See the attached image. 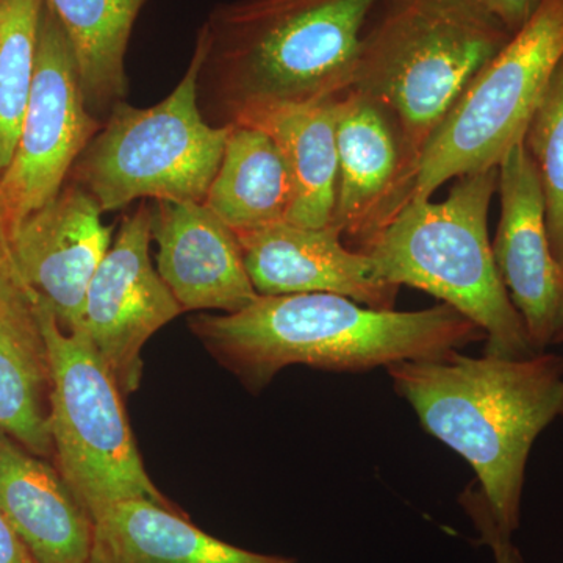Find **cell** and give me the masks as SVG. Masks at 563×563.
Wrapping results in <instances>:
<instances>
[{
	"label": "cell",
	"instance_id": "10",
	"mask_svg": "<svg viewBox=\"0 0 563 563\" xmlns=\"http://www.w3.org/2000/svg\"><path fill=\"white\" fill-rule=\"evenodd\" d=\"M151 225L152 207L146 201L122 218L117 239L92 276L77 328L124 396L140 388L144 344L184 313L151 262Z\"/></svg>",
	"mask_w": 563,
	"mask_h": 563
},
{
	"label": "cell",
	"instance_id": "26",
	"mask_svg": "<svg viewBox=\"0 0 563 563\" xmlns=\"http://www.w3.org/2000/svg\"><path fill=\"white\" fill-rule=\"evenodd\" d=\"M510 33L520 31L542 0H477Z\"/></svg>",
	"mask_w": 563,
	"mask_h": 563
},
{
	"label": "cell",
	"instance_id": "13",
	"mask_svg": "<svg viewBox=\"0 0 563 563\" xmlns=\"http://www.w3.org/2000/svg\"><path fill=\"white\" fill-rule=\"evenodd\" d=\"M498 192L493 258L533 347L543 352L563 331V272L551 251L542 188L523 141L498 165Z\"/></svg>",
	"mask_w": 563,
	"mask_h": 563
},
{
	"label": "cell",
	"instance_id": "28",
	"mask_svg": "<svg viewBox=\"0 0 563 563\" xmlns=\"http://www.w3.org/2000/svg\"><path fill=\"white\" fill-rule=\"evenodd\" d=\"M0 228H2L3 232H5V228H3L2 210H0Z\"/></svg>",
	"mask_w": 563,
	"mask_h": 563
},
{
	"label": "cell",
	"instance_id": "25",
	"mask_svg": "<svg viewBox=\"0 0 563 563\" xmlns=\"http://www.w3.org/2000/svg\"><path fill=\"white\" fill-rule=\"evenodd\" d=\"M0 312L29 324H36L31 296L16 272L2 228H0Z\"/></svg>",
	"mask_w": 563,
	"mask_h": 563
},
{
	"label": "cell",
	"instance_id": "20",
	"mask_svg": "<svg viewBox=\"0 0 563 563\" xmlns=\"http://www.w3.org/2000/svg\"><path fill=\"white\" fill-rule=\"evenodd\" d=\"M68 36L90 111L113 109L128 95L125 54L147 0H44Z\"/></svg>",
	"mask_w": 563,
	"mask_h": 563
},
{
	"label": "cell",
	"instance_id": "5",
	"mask_svg": "<svg viewBox=\"0 0 563 563\" xmlns=\"http://www.w3.org/2000/svg\"><path fill=\"white\" fill-rule=\"evenodd\" d=\"M496 191L498 168L457 177L444 201L407 202L365 254L387 284L429 292L483 329L485 354L529 358L540 352L504 287L488 240Z\"/></svg>",
	"mask_w": 563,
	"mask_h": 563
},
{
	"label": "cell",
	"instance_id": "9",
	"mask_svg": "<svg viewBox=\"0 0 563 563\" xmlns=\"http://www.w3.org/2000/svg\"><path fill=\"white\" fill-rule=\"evenodd\" d=\"M101 124L81 90L79 69L60 21L44 2L35 76L13 158L0 174L5 235L54 201Z\"/></svg>",
	"mask_w": 563,
	"mask_h": 563
},
{
	"label": "cell",
	"instance_id": "6",
	"mask_svg": "<svg viewBox=\"0 0 563 563\" xmlns=\"http://www.w3.org/2000/svg\"><path fill=\"white\" fill-rule=\"evenodd\" d=\"M207 52L209 40L202 25L190 66L176 90L150 109L114 103L109 121L76 162V184L90 192L103 213L124 209L136 199H206L232 131L231 124L210 125L199 110Z\"/></svg>",
	"mask_w": 563,
	"mask_h": 563
},
{
	"label": "cell",
	"instance_id": "14",
	"mask_svg": "<svg viewBox=\"0 0 563 563\" xmlns=\"http://www.w3.org/2000/svg\"><path fill=\"white\" fill-rule=\"evenodd\" d=\"M235 233L258 296L331 292L372 309H395L399 288L377 276L368 254L346 246L336 225L284 221Z\"/></svg>",
	"mask_w": 563,
	"mask_h": 563
},
{
	"label": "cell",
	"instance_id": "11",
	"mask_svg": "<svg viewBox=\"0 0 563 563\" xmlns=\"http://www.w3.org/2000/svg\"><path fill=\"white\" fill-rule=\"evenodd\" d=\"M102 213L90 192L70 184L7 236L32 303L49 309L66 332L79 328L92 276L113 243Z\"/></svg>",
	"mask_w": 563,
	"mask_h": 563
},
{
	"label": "cell",
	"instance_id": "12",
	"mask_svg": "<svg viewBox=\"0 0 563 563\" xmlns=\"http://www.w3.org/2000/svg\"><path fill=\"white\" fill-rule=\"evenodd\" d=\"M336 154L333 225L346 246L365 252L412 192L413 169L395 114L358 92H344L336 117Z\"/></svg>",
	"mask_w": 563,
	"mask_h": 563
},
{
	"label": "cell",
	"instance_id": "23",
	"mask_svg": "<svg viewBox=\"0 0 563 563\" xmlns=\"http://www.w3.org/2000/svg\"><path fill=\"white\" fill-rule=\"evenodd\" d=\"M539 177L548 239L563 272V58L523 136Z\"/></svg>",
	"mask_w": 563,
	"mask_h": 563
},
{
	"label": "cell",
	"instance_id": "29",
	"mask_svg": "<svg viewBox=\"0 0 563 563\" xmlns=\"http://www.w3.org/2000/svg\"><path fill=\"white\" fill-rule=\"evenodd\" d=\"M559 343H563V331H562L561 335H559V339L555 340V344H559Z\"/></svg>",
	"mask_w": 563,
	"mask_h": 563
},
{
	"label": "cell",
	"instance_id": "7",
	"mask_svg": "<svg viewBox=\"0 0 563 563\" xmlns=\"http://www.w3.org/2000/svg\"><path fill=\"white\" fill-rule=\"evenodd\" d=\"M47 368L49 431L65 483L90 512L113 504L150 499L173 506L144 470L122 393L80 329L63 331L43 303L33 302Z\"/></svg>",
	"mask_w": 563,
	"mask_h": 563
},
{
	"label": "cell",
	"instance_id": "21",
	"mask_svg": "<svg viewBox=\"0 0 563 563\" xmlns=\"http://www.w3.org/2000/svg\"><path fill=\"white\" fill-rule=\"evenodd\" d=\"M49 368L38 324L0 312V431L38 457H54Z\"/></svg>",
	"mask_w": 563,
	"mask_h": 563
},
{
	"label": "cell",
	"instance_id": "2",
	"mask_svg": "<svg viewBox=\"0 0 563 563\" xmlns=\"http://www.w3.org/2000/svg\"><path fill=\"white\" fill-rule=\"evenodd\" d=\"M459 351L393 363L388 376L422 429L472 465L493 517L514 533L532 444L563 417V357H468Z\"/></svg>",
	"mask_w": 563,
	"mask_h": 563
},
{
	"label": "cell",
	"instance_id": "22",
	"mask_svg": "<svg viewBox=\"0 0 563 563\" xmlns=\"http://www.w3.org/2000/svg\"><path fill=\"white\" fill-rule=\"evenodd\" d=\"M44 0H0V174L16 150L35 76Z\"/></svg>",
	"mask_w": 563,
	"mask_h": 563
},
{
	"label": "cell",
	"instance_id": "3",
	"mask_svg": "<svg viewBox=\"0 0 563 563\" xmlns=\"http://www.w3.org/2000/svg\"><path fill=\"white\" fill-rule=\"evenodd\" d=\"M377 0H235L211 11L209 73L229 124L243 111L335 99Z\"/></svg>",
	"mask_w": 563,
	"mask_h": 563
},
{
	"label": "cell",
	"instance_id": "24",
	"mask_svg": "<svg viewBox=\"0 0 563 563\" xmlns=\"http://www.w3.org/2000/svg\"><path fill=\"white\" fill-rule=\"evenodd\" d=\"M462 506L466 512L473 518L474 525L479 528L483 533V542L487 543L495 555V563H523L514 547L512 533L504 531L496 518L493 517L490 506L479 488H466L461 498Z\"/></svg>",
	"mask_w": 563,
	"mask_h": 563
},
{
	"label": "cell",
	"instance_id": "27",
	"mask_svg": "<svg viewBox=\"0 0 563 563\" xmlns=\"http://www.w3.org/2000/svg\"><path fill=\"white\" fill-rule=\"evenodd\" d=\"M0 563H36L16 531L0 510Z\"/></svg>",
	"mask_w": 563,
	"mask_h": 563
},
{
	"label": "cell",
	"instance_id": "19",
	"mask_svg": "<svg viewBox=\"0 0 563 563\" xmlns=\"http://www.w3.org/2000/svg\"><path fill=\"white\" fill-rule=\"evenodd\" d=\"M231 125L203 203L235 232L287 221L295 192L279 150L261 129Z\"/></svg>",
	"mask_w": 563,
	"mask_h": 563
},
{
	"label": "cell",
	"instance_id": "15",
	"mask_svg": "<svg viewBox=\"0 0 563 563\" xmlns=\"http://www.w3.org/2000/svg\"><path fill=\"white\" fill-rule=\"evenodd\" d=\"M157 272L184 312L235 313L257 301L236 233L203 202L152 207Z\"/></svg>",
	"mask_w": 563,
	"mask_h": 563
},
{
	"label": "cell",
	"instance_id": "1",
	"mask_svg": "<svg viewBox=\"0 0 563 563\" xmlns=\"http://www.w3.org/2000/svg\"><path fill=\"white\" fill-rule=\"evenodd\" d=\"M190 325L251 391L263 390L291 365L362 373L485 342L483 329L448 303L396 312L331 292L258 296L240 312L196 314Z\"/></svg>",
	"mask_w": 563,
	"mask_h": 563
},
{
	"label": "cell",
	"instance_id": "17",
	"mask_svg": "<svg viewBox=\"0 0 563 563\" xmlns=\"http://www.w3.org/2000/svg\"><path fill=\"white\" fill-rule=\"evenodd\" d=\"M340 98L255 107L229 122L261 129L276 144L290 173L295 192L287 220L291 224L302 228L333 224L339 179L336 117Z\"/></svg>",
	"mask_w": 563,
	"mask_h": 563
},
{
	"label": "cell",
	"instance_id": "4",
	"mask_svg": "<svg viewBox=\"0 0 563 563\" xmlns=\"http://www.w3.org/2000/svg\"><path fill=\"white\" fill-rule=\"evenodd\" d=\"M510 36L477 0L374 3L347 91L395 114L413 180L433 133Z\"/></svg>",
	"mask_w": 563,
	"mask_h": 563
},
{
	"label": "cell",
	"instance_id": "18",
	"mask_svg": "<svg viewBox=\"0 0 563 563\" xmlns=\"http://www.w3.org/2000/svg\"><path fill=\"white\" fill-rule=\"evenodd\" d=\"M90 563H298L252 553L196 528L150 499L113 504L95 517Z\"/></svg>",
	"mask_w": 563,
	"mask_h": 563
},
{
	"label": "cell",
	"instance_id": "8",
	"mask_svg": "<svg viewBox=\"0 0 563 563\" xmlns=\"http://www.w3.org/2000/svg\"><path fill=\"white\" fill-rule=\"evenodd\" d=\"M563 58V0H542L529 21L477 73L422 151L409 201L448 180L498 168L542 101Z\"/></svg>",
	"mask_w": 563,
	"mask_h": 563
},
{
	"label": "cell",
	"instance_id": "16",
	"mask_svg": "<svg viewBox=\"0 0 563 563\" xmlns=\"http://www.w3.org/2000/svg\"><path fill=\"white\" fill-rule=\"evenodd\" d=\"M0 510L36 563H90L95 520L57 466L0 431Z\"/></svg>",
	"mask_w": 563,
	"mask_h": 563
}]
</instances>
